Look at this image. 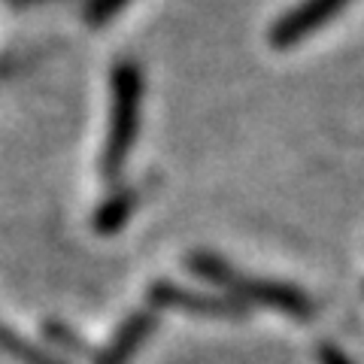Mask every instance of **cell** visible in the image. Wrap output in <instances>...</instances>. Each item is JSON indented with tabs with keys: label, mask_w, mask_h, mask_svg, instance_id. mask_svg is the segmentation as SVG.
Returning a JSON list of instances; mask_svg holds the SVG:
<instances>
[{
	"label": "cell",
	"mask_w": 364,
	"mask_h": 364,
	"mask_svg": "<svg viewBox=\"0 0 364 364\" xmlns=\"http://www.w3.org/2000/svg\"><path fill=\"white\" fill-rule=\"evenodd\" d=\"M152 306H170V310H186L203 318H228V322H243L249 318V306L240 304L231 294H213V291H188L170 282H155L149 289Z\"/></svg>",
	"instance_id": "3"
},
{
	"label": "cell",
	"mask_w": 364,
	"mask_h": 364,
	"mask_svg": "<svg viewBox=\"0 0 364 364\" xmlns=\"http://www.w3.org/2000/svg\"><path fill=\"white\" fill-rule=\"evenodd\" d=\"M134 203H136V195L134 191H122V195H116V198H109L107 203H104V210L97 213V228L104 234H112V231H119V228L128 222V215H131V210H134Z\"/></svg>",
	"instance_id": "6"
},
{
	"label": "cell",
	"mask_w": 364,
	"mask_h": 364,
	"mask_svg": "<svg viewBox=\"0 0 364 364\" xmlns=\"http://www.w3.org/2000/svg\"><path fill=\"white\" fill-rule=\"evenodd\" d=\"M155 325H158L155 310H136L128 322L122 325V331L116 334V340L104 349V355L97 358V364H128L134 352L149 340V334L155 331Z\"/></svg>",
	"instance_id": "5"
},
{
	"label": "cell",
	"mask_w": 364,
	"mask_h": 364,
	"mask_svg": "<svg viewBox=\"0 0 364 364\" xmlns=\"http://www.w3.org/2000/svg\"><path fill=\"white\" fill-rule=\"evenodd\" d=\"M124 4H128V0H91L88 18H91V21H107L109 16H116Z\"/></svg>",
	"instance_id": "7"
},
{
	"label": "cell",
	"mask_w": 364,
	"mask_h": 364,
	"mask_svg": "<svg viewBox=\"0 0 364 364\" xmlns=\"http://www.w3.org/2000/svg\"><path fill=\"white\" fill-rule=\"evenodd\" d=\"M188 267L195 277H200L203 282L222 289V294H231L240 304L252 306H270L289 318H298V322H310L316 318L318 306L316 301L298 286H289V282H279V279H258V277H243L237 273L225 258L213 255V252H195L188 255Z\"/></svg>",
	"instance_id": "1"
},
{
	"label": "cell",
	"mask_w": 364,
	"mask_h": 364,
	"mask_svg": "<svg viewBox=\"0 0 364 364\" xmlns=\"http://www.w3.org/2000/svg\"><path fill=\"white\" fill-rule=\"evenodd\" d=\"M352 4V0H304L294 9H289L277 25L270 28V43L277 49H291L294 43H301L304 37L322 31L328 21H331L337 13Z\"/></svg>",
	"instance_id": "4"
},
{
	"label": "cell",
	"mask_w": 364,
	"mask_h": 364,
	"mask_svg": "<svg viewBox=\"0 0 364 364\" xmlns=\"http://www.w3.org/2000/svg\"><path fill=\"white\" fill-rule=\"evenodd\" d=\"M140 97H143V76L134 61L116 64L112 73V116H109V136L104 152V176L119 179L128 152L136 136V119H140Z\"/></svg>",
	"instance_id": "2"
},
{
	"label": "cell",
	"mask_w": 364,
	"mask_h": 364,
	"mask_svg": "<svg viewBox=\"0 0 364 364\" xmlns=\"http://www.w3.org/2000/svg\"><path fill=\"white\" fill-rule=\"evenodd\" d=\"M316 361H318V364H355L337 343H318Z\"/></svg>",
	"instance_id": "8"
}]
</instances>
